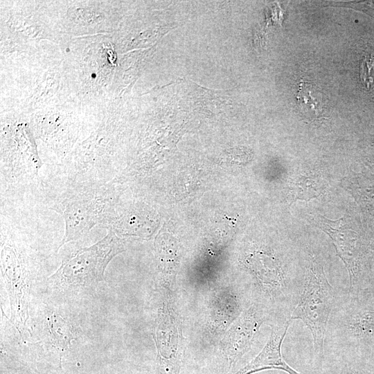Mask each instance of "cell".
Listing matches in <instances>:
<instances>
[{
    "label": "cell",
    "mask_w": 374,
    "mask_h": 374,
    "mask_svg": "<svg viewBox=\"0 0 374 374\" xmlns=\"http://www.w3.org/2000/svg\"><path fill=\"white\" fill-rule=\"evenodd\" d=\"M242 295L226 286L213 290L207 301L204 318V332L208 340L222 337L244 310Z\"/></svg>",
    "instance_id": "cell-9"
},
{
    "label": "cell",
    "mask_w": 374,
    "mask_h": 374,
    "mask_svg": "<svg viewBox=\"0 0 374 374\" xmlns=\"http://www.w3.org/2000/svg\"><path fill=\"white\" fill-rule=\"evenodd\" d=\"M373 290H374V285H373ZM373 296H374V293H373Z\"/></svg>",
    "instance_id": "cell-16"
},
{
    "label": "cell",
    "mask_w": 374,
    "mask_h": 374,
    "mask_svg": "<svg viewBox=\"0 0 374 374\" xmlns=\"http://www.w3.org/2000/svg\"><path fill=\"white\" fill-rule=\"evenodd\" d=\"M47 325L52 345L58 352L61 361L63 353L75 338L73 328L67 321L55 312L48 316Z\"/></svg>",
    "instance_id": "cell-12"
},
{
    "label": "cell",
    "mask_w": 374,
    "mask_h": 374,
    "mask_svg": "<svg viewBox=\"0 0 374 374\" xmlns=\"http://www.w3.org/2000/svg\"><path fill=\"white\" fill-rule=\"evenodd\" d=\"M296 99L300 111L305 119L312 121L322 117V93L314 84L301 80Z\"/></svg>",
    "instance_id": "cell-11"
},
{
    "label": "cell",
    "mask_w": 374,
    "mask_h": 374,
    "mask_svg": "<svg viewBox=\"0 0 374 374\" xmlns=\"http://www.w3.org/2000/svg\"><path fill=\"white\" fill-rule=\"evenodd\" d=\"M341 374H373L366 371L364 368H360L357 364L352 362H347L343 366Z\"/></svg>",
    "instance_id": "cell-15"
},
{
    "label": "cell",
    "mask_w": 374,
    "mask_h": 374,
    "mask_svg": "<svg viewBox=\"0 0 374 374\" xmlns=\"http://www.w3.org/2000/svg\"><path fill=\"white\" fill-rule=\"evenodd\" d=\"M324 186L321 179L315 175H299L290 185L292 202L298 199L309 201L317 197L323 191Z\"/></svg>",
    "instance_id": "cell-13"
},
{
    "label": "cell",
    "mask_w": 374,
    "mask_h": 374,
    "mask_svg": "<svg viewBox=\"0 0 374 374\" xmlns=\"http://www.w3.org/2000/svg\"><path fill=\"white\" fill-rule=\"evenodd\" d=\"M152 333L159 374H180L184 355L183 326L175 294L161 292Z\"/></svg>",
    "instance_id": "cell-4"
},
{
    "label": "cell",
    "mask_w": 374,
    "mask_h": 374,
    "mask_svg": "<svg viewBox=\"0 0 374 374\" xmlns=\"http://www.w3.org/2000/svg\"><path fill=\"white\" fill-rule=\"evenodd\" d=\"M105 199L94 195L68 197L58 207L65 221V233L58 248L87 234L98 223L106 220Z\"/></svg>",
    "instance_id": "cell-7"
},
{
    "label": "cell",
    "mask_w": 374,
    "mask_h": 374,
    "mask_svg": "<svg viewBox=\"0 0 374 374\" xmlns=\"http://www.w3.org/2000/svg\"><path fill=\"white\" fill-rule=\"evenodd\" d=\"M272 317L262 306L251 304L233 323L220 339V352L231 369L251 349L261 326Z\"/></svg>",
    "instance_id": "cell-6"
},
{
    "label": "cell",
    "mask_w": 374,
    "mask_h": 374,
    "mask_svg": "<svg viewBox=\"0 0 374 374\" xmlns=\"http://www.w3.org/2000/svg\"><path fill=\"white\" fill-rule=\"evenodd\" d=\"M124 250L121 240L109 230L98 242L63 260L48 279L57 286L66 287L95 285L105 280V271L109 262Z\"/></svg>",
    "instance_id": "cell-3"
},
{
    "label": "cell",
    "mask_w": 374,
    "mask_h": 374,
    "mask_svg": "<svg viewBox=\"0 0 374 374\" xmlns=\"http://www.w3.org/2000/svg\"><path fill=\"white\" fill-rule=\"evenodd\" d=\"M3 278L10 299V322L21 338L28 330L29 287L26 274L15 250L5 247L2 251Z\"/></svg>",
    "instance_id": "cell-8"
},
{
    "label": "cell",
    "mask_w": 374,
    "mask_h": 374,
    "mask_svg": "<svg viewBox=\"0 0 374 374\" xmlns=\"http://www.w3.org/2000/svg\"><path fill=\"white\" fill-rule=\"evenodd\" d=\"M342 220L334 221L319 215L317 221L320 229L330 238L337 256L347 269L349 276L348 294L358 296L364 288V262L368 249L362 237L345 226Z\"/></svg>",
    "instance_id": "cell-5"
},
{
    "label": "cell",
    "mask_w": 374,
    "mask_h": 374,
    "mask_svg": "<svg viewBox=\"0 0 374 374\" xmlns=\"http://www.w3.org/2000/svg\"><path fill=\"white\" fill-rule=\"evenodd\" d=\"M291 321H276L270 324L271 332L261 351L246 365L232 374H253L265 370H280L288 374H302L284 359L282 344Z\"/></svg>",
    "instance_id": "cell-10"
},
{
    "label": "cell",
    "mask_w": 374,
    "mask_h": 374,
    "mask_svg": "<svg viewBox=\"0 0 374 374\" xmlns=\"http://www.w3.org/2000/svg\"><path fill=\"white\" fill-rule=\"evenodd\" d=\"M339 296L328 278L321 256L308 249L302 291L290 320H301L311 332L314 361L318 370L321 369L324 360L328 320Z\"/></svg>",
    "instance_id": "cell-1"
},
{
    "label": "cell",
    "mask_w": 374,
    "mask_h": 374,
    "mask_svg": "<svg viewBox=\"0 0 374 374\" xmlns=\"http://www.w3.org/2000/svg\"><path fill=\"white\" fill-rule=\"evenodd\" d=\"M362 83L368 89L374 88V56H365L359 67Z\"/></svg>",
    "instance_id": "cell-14"
},
{
    "label": "cell",
    "mask_w": 374,
    "mask_h": 374,
    "mask_svg": "<svg viewBox=\"0 0 374 374\" xmlns=\"http://www.w3.org/2000/svg\"><path fill=\"white\" fill-rule=\"evenodd\" d=\"M374 340V305H364L359 299L340 295L328 320L326 346L343 357L362 344Z\"/></svg>",
    "instance_id": "cell-2"
}]
</instances>
